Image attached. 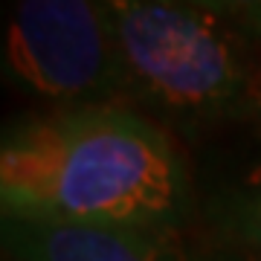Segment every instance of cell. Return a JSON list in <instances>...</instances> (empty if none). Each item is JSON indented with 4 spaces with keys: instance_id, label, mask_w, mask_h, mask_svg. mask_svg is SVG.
I'll return each mask as SVG.
<instances>
[{
    "instance_id": "1",
    "label": "cell",
    "mask_w": 261,
    "mask_h": 261,
    "mask_svg": "<svg viewBox=\"0 0 261 261\" xmlns=\"http://www.w3.org/2000/svg\"><path fill=\"white\" fill-rule=\"evenodd\" d=\"M3 215L180 229L192 212L183 154L125 102L32 116L0 145Z\"/></svg>"
},
{
    "instance_id": "9",
    "label": "cell",
    "mask_w": 261,
    "mask_h": 261,
    "mask_svg": "<svg viewBox=\"0 0 261 261\" xmlns=\"http://www.w3.org/2000/svg\"><path fill=\"white\" fill-rule=\"evenodd\" d=\"M258 116H261V108H258Z\"/></svg>"
},
{
    "instance_id": "8",
    "label": "cell",
    "mask_w": 261,
    "mask_h": 261,
    "mask_svg": "<svg viewBox=\"0 0 261 261\" xmlns=\"http://www.w3.org/2000/svg\"><path fill=\"white\" fill-rule=\"evenodd\" d=\"M177 3H195V6H206V9H218V0H177Z\"/></svg>"
},
{
    "instance_id": "2",
    "label": "cell",
    "mask_w": 261,
    "mask_h": 261,
    "mask_svg": "<svg viewBox=\"0 0 261 261\" xmlns=\"http://www.w3.org/2000/svg\"><path fill=\"white\" fill-rule=\"evenodd\" d=\"M125 99L197 130L261 108L252 38L224 12L177 0H102Z\"/></svg>"
},
{
    "instance_id": "3",
    "label": "cell",
    "mask_w": 261,
    "mask_h": 261,
    "mask_svg": "<svg viewBox=\"0 0 261 261\" xmlns=\"http://www.w3.org/2000/svg\"><path fill=\"white\" fill-rule=\"evenodd\" d=\"M3 79L58 108L125 99L122 67L102 0H12Z\"/></svg>"
},
{
    "instance_id": "4",
    "label": "cell",
    "mask_w": 261,
    "mask_h": 261,
    "mask_svg": "<svg viewBox=\"0 0 261 261\" xmlns=\"http://www.w3.org/2000/svg\"><path fill=\"white\" fill-rule=\"evenodd\" d=\"M9 261H192L180 229L3 215Z\"/></svg>"
},
{
    "instance_id": "6",
    "label": "cell",
    "mask_w": 261,
    "mask_h": 261,
    "mask_svg": "<svg viewBox=\"0 0 261 261\" xmlns=\"http://www.w3.org/2000/svg\"><path fill=\"white\" fill-rule=\"evenodd\" d=\"M218 9L252 41H261V0H218Z\"/></svg>"
},
{
    "instance_id": "5",
    "label": "cell",
    "mask_w": 261,
    "mask_h": 261,
    "mask_svg": "<svg viewBox=\"0 0 261 261\" xmlns=\"http://www.w3.org/2000/svg\"><path fill=\"white\" fill-rule=\"evenodd\" d=\"M209 224L218 232V244L261 255V160L212 195Z\"/></svg>"
},
{
    "instance_id": "7",
    "label": "cell",
    "mask_w": 261,
    "mask_h": 261,
    "mask_svg": "<svg viewBox=\"0 0 261 261\" xmlns=\"http://www.w3.org/2000/svg\"><path fill=\"white\" fill-rule=\"evenodd\" d=\"M192 261H261V255L258 252H250V250H238V247L218 244L215 250L192 252Z\"/></svg>"
}]
</instances>
